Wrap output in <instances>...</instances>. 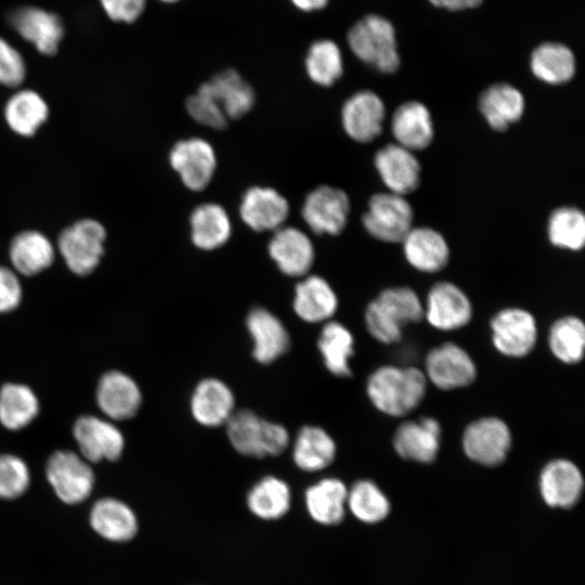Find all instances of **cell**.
Instances as JSON below:
<instances>
[{"instance_id": "obj_1", "label": "cell", "mask_w": 585, "mask_h": 585, "mask_svg": "<svg viewBox=\"0 0 585 585\" xmlns=\"http://www.w3.org/2000/svg\"><path fill=\"white\" fill-rule=\"evenodd\" d=\"M427 378L417 367L384 365L367 378L372 404L391 417H403L419 406L427 391Z\"/></svg>"}, {"instance_id": "obj_2", "label": "cell", "mask_w": 585, "mask_h": 585, "mask_svg": "<svg viewBox=\"0 0 585 585\" xmlns=\"http://www.w3.org/2000/svg\"><path fill=\"white\" fill-rule=\"evenodd\" d=\"M424 318V303L416 291L407 286L384 289L372 300L364 314L365 326L377 341L398 342L404 326Z\"/></svg>"}, {"instance_id": "obj_3", "label": "cell", "mask_w": 585, "mask_h": 585, "mask_svg": "<svg viewBox=\"0 0 585 585\" xmlns=\"http://www.w3.org/2000/svg\"><path fill=\"white\" fill-rule=\"evenodd\" d=\"M225 427L231 445L244 456H277L289 444V434L283 425L265 420L249 410L234 412Z\"/></svg>"}, {"instance_id": "obj_4", "label": "cell", "mask_w": 585, "mask_h": 585, "mask_svg": "<svg viewBox=\"0 0 585 585\" xmlns=\"http://www.w3.org/2000/svg\"><path fill=\"white\" fill-rule=\"evenodd\" d=\"M347 40L353 54L378 72L391 74L399 68L395 30L385 17L364 16L351 27Z\"/></svg>"}, {"instance_id": "obj_5", "label": "cell", "mask_w": 585, "mask_h": 585, "mask_svg": "<svg viewBox=\"0 0 585 585\" xmlns=\"http://www.w3.org/2000/svg\"><path fill=\"white\" fill-rule=\"evenodd\" d=\"M106 236V229L100 221L80 219L61 231L56 249L72 273L89 275L104 256Z\"/></svg>"}, {"instance_id": "obj_6", "label": "cell", "mask_w": 585, "mask_h": 585, "mask_svg": "<svg viewBox=\"0 0 585 585\" xmlns=\"http://www.w3.org/2000/svg\"><path fill=\"white\" fill-rule=\"evenodd\" d=\"M414 211L405 196L391 192L374 194L362 216L365 231L385 243H401L413 227Z\"/></svg>"}, {"instance_id": "obj_7", "label": "cell", "mask_w": 585, "mask_h": 585, "mask_svg": "<svg viewBox=\"0 0 585 585\" xmlns=\"http://www.w3.org/2000/svg\"><path fill=\"white\" fill-rule=\"evenodd\" d=\"M512 443L508 425L495 416L471 421L464 430L461 445L466 456L482 466L494 467L505 461Z\"/></svg>"}, {"instance_id": "obj_8", "label": "cell", "mask_w": 585, "mask_h": 585, "mask_svg": "<svg viewBox=\"0 0 585 585\" xmlns=\"http://www.w3.org/2000/svg\"><path fill=\"white\" fill-rule=\"evenodd\" d=\"M46 473L56 496L66 504H79L92 493L93 470L89 461L72 451L54 452L47 463Z\"/></svg>"}, {"instance_id": "obj_9", "label": "cell", "mask_w": 585, "mask_h": 585, "mask_svg": "<svg viewBox=\"0 0 585 585\" xmlns=\"http://www.w3.org/2000/svg\"><path fill=\"white\" fill-rule=\"evenodd\" d=\"M490 326L494 348L507 358H523L536 344L537 323L525 309L505 308L492 317Z\"/></svg>"}, {"instance_id": "obj_10", "label": "cell", "mask_w": 585, "mask_h": 585, "mask_svg": "<svg viewBox=\"0 0 585 585\" xmlns=\"http://www.w3.org/2000/svg\"><path fill=\"white\" fill-rule=\"evenodd\" d=\"M422 372L427 381L445 391L467 387L477 377L473 359L463 347L451 341L428 352Z\"/></svg>"}, {"instance_id": "obj_11", "label": "cell", "mask_w": 585, "mask_h": 585, "mask_svg": "<svg viewBox=\"0 0 585 585\" xmlns=\"http://www.w3.org/2000/svg\"><path fill=\"white\" fill-rule=\"evenodd\" d=\"M350 199L338 187L321 185L310 192L302 205L301 216L316 234L337 235L348 222Z\"/></svg>"}, {"instance_id": "obj_12", "label": "cell", "mask_w": 585, "mask_h": 585, "mask_svg": "<svg viewBox=\"0 0 585 585\" xmlns=\"http://www.w3.org/2000/svg\"><path fill=\"white\" fill-rule=\"evenodd\" d=\"M472 304L466 292L448 281L435 283L424 304V318L439 330H456L472 318Z\"/></svg>"}, {"instance_id": "obj_13", "label": "cell", "mask_w": 585, "mask_h": 585, "mask_svg": "<svg viewBox=\"0 0 585 585\" xmlns=\"http://www.w3.org/2000/svg\"><path fill=\"white\" fill-rule=\"evenodd\" d=\"M169 162L180 176L182 183L192 191H203L212 180L217 157L211 144L200 138L177 142L170 153Z\"/></svg>"}, {"instance_id": "obj_14", "label": "cell", "mask_w": 585, "mask_h": 585, "mask_svg": "<svg viewBox=\"0 0 585 585\" xmlns=\"http://www.w3.org/2000/svg\"><path fill=\"white\" fill-rule=\"evenodd\" d=\"M73 433L80 455L89 463L116 460L125 448L121 431L110 420L94 415L79 417Z\"/></svg>"}, {"instance_id": "obj_15", "label": "cell", "mask_w": 585, "mask_h": 585, "mask_svg": "<svg viewBox=\"0 0 585 585\" xmlns=\"http://www.w3.org/2000/svg\"><path fill=\"white\" fill-rule=\"evenodd\" d=\"M385 118V103L370 90L355 92L341 107L342 128L349 138L359 143H368L378 138Z\"/></svg>"}, {"instance_id": "obj_16", "label": "cell", "mask_w": 585, "mask_h": 585, "mask_svg": "<svg viewBox=\"0 0 585 585\" xmlns=\"http://www.w3.org/2000/svg\"><path fill=\"white\" fill-rule=\"evenodd\" d=\"M374 165L388 192L406 196L419 186L421 166L418 158L396 143L376 151Z\"/></svg>"}, {"instance_id": "obj_17", "label": "cell", "mask_w": 585, "mask_h": 585, "mask_svg": "<svg viewBox=\"0 0 585 585\" xmlns=\"http://www.w3.org/2000/svg\"><path fill=\"white\" fill-rule=\"evenodd\" d=\"M541 496L552 508H571L580 499L584 478L580 468L567 458L548 461L538 479Z\"/></svg>"}, {"instance_id": "obj_18", "label": "cell", "mask_w": 585, "mask_h": 585, "mask_svg": "<svg viewBox=\"0 0 585 585\" xmlns=\"http://www.w3.org/2000/svg\"><path fill=\"white\" fill-rule=\"evenodd\" d=\"M392 443L395 453L401 458L419 464H431L440 450V422L432 417L404 421L396 428Z\"/></svg>"}, {"instance_id": "obj_19", "label": "cell", "mask_w": 585, "mask_h": 585, "mask_svg": "<svg viewBox=\"0 0 585 585\" xmlns=\"http://www.w3.org/2000/svg\"><path fill=\"white\" fill-rule=\"evenodd\" d=\"M10 23L41 54L51 56L57 52L64 26L56 14L37 6H23L11 14Z\"/></svg>"}, {"instance_id": "obj_20", "label": "cell", "mask_w": 585, "mask_h": 585, "mask_svg": "<svg viewBox=\"0 0 585 585\" xmlns=\"http://www.w3.org/2000/svg\"><path fill=\"white\" fill-rule=\"evenodd\" d=\"M239 214L253 231H276L288 218L289 204L272 187L252 186L242 197Z\"/></svg>"}, {"instance_id": "obj_21", "label": "cell", "mask_w": 585, "mask_h": 585, "mask_svg": "<svg viewBox=\"0 0 585 585\" xmlns=\"http://www.w3.org/2000/svg\"><path fill=\"white\" fill-rule=\"evenodd\" d=\"M268 251L280 271L288 276H304L314 262V247L309 236L292 226L274 231Z\"/></svg>"}, {"instance_id": "obj_22", "label": "cell", "mask_w": 585, "mask_h": 585, "mask_svg": "<svg viewBox=\"0 0 585 585\" xmlns=\"http://www.w3.org/2000/svg\"><path fill=\"white\" fill-rule=\"evenodd\" d=\"M96 403L110 420L132 418L142 403V393L138 384L129 375L119 370H109L99 380Z\"/></svg>"}, {"instance_id": "obj_23", "label": "cell", "mask_w": 585, "mask_h": 585, "mask_svg": "<svg viewBox=\"0 0 585 585\" xmlns=\"http://www.w3.org/2000/svg\"><path fill=\"white\" fill-rule=\"evenodd\" d=\"M252 339L253 359L270 364L286 353L290 346L289 334L282 321L265 308L252 309L246 318Z\"/></svg>"}, {"instance_id": "obj_24", "label": "cell", "mask_w": 585, "mask_h": 585, "mask_svg": "<svg viewBox=\"0 0 585 585\" xmlns=\"http://www.w3.org/2000/svg\"><path fill=\"white\" fill-rule=\"evenodd\" d=\"M390 129L394 143L414 153L428 147L434 136L429 108L415 100L406 101L395 108L391 116Z\"/></svg>"}, {"instance_id": "obj_25", "label": "cell", "mask_w": 585, "mask_h": 585, "mask_svg": "<svg viewBox=\"0 0 585 585\" xmlns=\"http://www.w3.org/2000/svg\"><path fill=\"white\" fill-rule=\"evenodd\" d=\"M235 399L230 387L218 378L199 381L191 396L193 418L205 427L225 425L234 413Z\"/></svg>"}, {"instance_id": "obj_26", "label": "cell", "mask_w": 585, "mask_h": 585, "mask_svg": "<svg viewBox=\"0 0 585 585\" xmlns=\"http://www.w3.org/2000/svg\"><path fill=\"white\" fill-rule=\"evenodd\" d=\"M401 243L406 261L419 272L435 273L448 263V244L432 227L413 226Z\"/></svg>"}, {"instance_id": "obj_27", "label": "cell", "mask_w": 585, "mask_h": 585, "mask_svg": "<svg viewBox=\"0 0 585 585\" xmlns=\"http://www.w3.org/2000/svg\"><path fill=\"white\" fill-rule=\"evenodd\" d=\"M478 108L492 129L505 131L522 118L525 99L515 86L497 82L483 90L478 101Z\"/></svg>"}, {"instance_id": "obj_28", "label": "cell", "mask_w": 585, "mask_h": 585, "mask_svg": "<svg viewBox=\"0 0 585 585\" xmlns=\"http://www.w3.org/2000/svg\"><path fill=\"white\" fill-rule=\"evenodd\" d=\"M55 252L56 249L51 239L37 230L17 233L9 245L12 269L24 276H34L50 268Z\"/></svg>"}, {"instance_id": "obj_29", "label": "cell", "mask_w": 585, "mask_h": 585, "mask_svg": "<svg viewBox=\"0 0 585 585\" xmlns=\"http://www.w3.org/2000/svg\"><path fill=\"white\" fill-rule=\"evenodd\" d=\"M292 308L307 323L328 322L337 311L338 298L325 278L310 275L296 285Z\"/></svg>"}, {"instance_id": "obj_30", "label": "cell", "mask_w": 585, "mask_h": 585, "mask_svg": "<svg viewBox=\"0 0 585 585\" xmlns=\"http://www.w3.org/2000/svg\"><path fill=\"white\" fill-rule=\"evenodd\" d=\"M348 487L337 478H324L304 492V506L310 518L321 525L339 524L347 511Z\"/></svg>"}, {"instance_id": "obj_31", "label": "cell", "mask_w": 585, "mask_h": 585, "mask_svg": "<svg viewBox=\"0 0 585 585\" xmlns=\"http://www.w3.org/2000/svg\"><path fill=\"white\" fill-rule=\"evenodd\" d=\"M50 108L43 96L31 89H21L6 101L5 123L17 135L30 138L46 123Z\"/></svg>"}, {"instance_id": "obj_32", "label": "cell", "mask_w": 585, "mask_h": 585, "mask_svg": "<svg viewBox=\"0 0 585 585\" xmlns=\"http://www.w3.org/2000/svg\"><path fill=\"white\" fill-rule=\"evenodd\" d=\"M90 524L102 537L112 542H128L138 532L134 511L123 502L105 497L98 500L90 512Z\"/></svg>"}, {"instance_id": "obj_33", "label": "cell", "mask_w": 585, "mask_h": 585, "mask_svg": "<svg viewBox=\"0 0 585 585\" xmlns=\"http://www.w3.org/2000/svg\"><path fill=\"white\" fill-rule=\"evenodd\" d=\"M227 118H240L253 106L252 87L234 69L226 68L204 82Z\"/></svg>"}, {"instance_id": "obj_34", "label": "cell", "mask_w": 585, "mask_h": 585, "mask_svg": "<svg viewBox=\"0 0 585 585\" xmlns=\"http://www.w3.org/2000/svg\"><path fill=\"white\" fill-rule=\"evenodd\" d=\"M336 443L332 435L317 426H304L292 444L295 465L306 472H316L327 468L336 457Z\"/></svg>"}, {"instance_id": "obj_35", "label": "cell", "mask_w": 585, "mask_h": 585, "mask_svg": "<svg viewBox=\"0 0 585 585\" xmlns=\"http://www.w3.org/2000/svg\"><path fill=\"white\" fill-rule=\"evenodd\" d=\"M191 239L203 250L223 246L232 233V224L225 209L216 203L198 205L191 213Z\"/></svg>"}, {"instance_id": "obj_36", "label": "cell", "mask_w": 585, "mask_h": 585, "mask_svg": "<svg viewBox=\"0 0 585 585\" xmlns=\"http://www.w3.org/2000/svg\"><path fill=\"white\" fill-rule=\"evenodd\" d=\"M530 68L542 82L559 86L574 77L576 61L569 47L559 42H544L533 50Z\"/></svg>"}, {"instance_id": "obj_37", "label": "cell", "mask_w": 585, "mask_h": 585, "mask_svg": "<svg viewBox=\"0 0 585 585\" xmlns=\"http://www.w3.org/2000/svg\"><path fill=\"white\" fill-rule=\"evenodd\" d=\"M246 504L255 517L265 521L278 520L290 509L291 490L283 479L266 476L251 486Z\"/></svg>"}, {"instance_id": "obj_38", "label": "cell", "mask_w": 585, "mask_h": 585, "mask_svg": "<svg viewBox=\"0 0 585 585\" xmlns=\"http://www.w3.org/2000/svg\"><path fill=\"white\" fill-rule=\"evenodd\" d=\"M317 347L326 368L337 377L351 375L350 360L354 353L352 333L341 323L326 322L320 333Z\"/></svg>"}, {"instance_id": "obj_39", "label": "cell", "mask_w": 585, "mask_h": 585, "mask_svg": "<svg viewBox=\"0 0 585 585\" xmlns=\"http://www.w3.org/2000/svg\"><path fill=\"white\" fill-rule=\"evenodd\" d=\"M39 413V401L26 385L9 382L0 389V422L9 430L28 426Z\"/></svg>"}, {"instance_id": "obj_40", "label": "cell", "mask_w": 585, "mask_h": 585, "mask_svg": "<svg viewBox=\"0 0 585 585\" xmlns=\"http://www.w3.org/2000/svg\"><path fill=\"white\" fill-rule=\"evenodd\" d=\"M547 342L552 355L564 364L582 361L585 349V325L574 315L556 320L548 332Z\"/></svg>"}, {"instance_id": "obj_41", "label": "cell", "mask_w": 585, "mask_h": 585, "mask_svg": "<svg viewBox=\"0 0 585 585\" xmlns=\"http://www.w3.org/2000/svg\"><path fill=\"white\" fill-rule=\"evenodd\" d=\"M547 237L557 248L578 251L585 245V214L574 206L551 211L547 221Z\"/></svg>"}, {"instance_id": "obj_42", "label": "cell", "mask_w": 585, "mask_h": 585, "mask_svg": "<svg viewBox=\"0 0 585 585\" xmlns=\"http://www.w3.org/2000/svg\"><path fill=\"white\" fill-rule=\"evenodd\" d=\"M304 67L309 78L316 84H334L343 74L340 48L329 39L314 41L306 55Z\"/></svg>"}, {"instance_id": "obj_43", "label": "cell", "mask_w": 585, "mask_h": 585, "mask_svg": "<svg viewBox=\"0 0 585 585\" xmlns=\"http://www.w3.org/2000/svg\"><path fill=\"white\" fill-rule=\"evenodd\" d=\"M347 509L361 522L373 524L387 518L390 502L372 480H359L348 489Z\"/></svg>"}, {"instance_id": "obj_44", "label": "cell", "mask_w": 585, "mask_h": 585, "mask_svg": "<svg viewBox=\"0 0 585 585\" xmlns=\"http://www.w3.org/2000/svg\"><path fill=\"white\" fill-rule=\"evenodd\" d=\"M30 484L27 464L13 454H0V498L15 499L22 496Z\"/></svg>"}, {"instance_id": "obj_45", "label": "cell", "mask_w": 585, "mask_h": 585, "mask_svg": "<svg viewBox=\"0 0 585 585\" xmlns=\"http://www.w3.org/2000/svg\"><path fill=\"white\" fill-rule=\"evenodd\" d=\"M186 110L196 122L205 127L220 130L227 123V117L204 83L186 100Z\"/></svg>"}, {"instance_id": "obj_46", "label": "cell", "mask_w": 585, "mask_h": 585, "mask_svg": "<svg viewBox=\"0 0 585 585\" xmlns=\"http://www.w3.org/2000/svg\"><path fill=\"white\" fill-rule=\"evenodd\" d=\"M25 77L26 64L23 55L0 37V84L17 88L24 82Z\"/></svg>"}, {"instance_id": "obj_47", "label": "cell", "mask_w": 585, "mask_h": 585, "mask_svg": "<svg viewBox=\"0 0 585 585\" xmlns=\"http://www.w3.org/2000/svg\"><path fill=\"white\" fill-rule=\"evenodd\" d=\"M23 297L18 274L9 266L0 264V313L16 309Z\"/></svg>"}, {"instance_id": "obj_48", "label": "cell", "mask_w": 585, "mask_h": 585, "mask_svg": "<svg viewBox=\"0 0 585 585\" xmlns=\"http://www.w3.org/2000/svg\"><path fill=\"white\" fill-rule=\"evenodd\" d=\"M106 15L114 22L133 23L144 12L146 0H100Z\"/></svg>"}, {"instance_id": "obj_49", "label": "cell", "mask_w": 585, "mask_h": 585, "mask_svg": "<svg viewBox=\"0 0 585 585\" xmlns=\"http://www.w3.org/2000/svg\"><path fill=\"white\" fill-rule=\"evenodd\" d=\"M431 4L447 10H464L480 5L483 0H429Z\"/></svg>"}, {"instance_id": "obj_50", "label": "cell", "mask_w": 585, "mask_h": 585, "mask_svg": "<svg viewBox=\"0 0 585 585\" xmlns=\"http://www.w3.org/2000/svg\"><path fill=\"white\" fill-rule=\"evenodd\" d=\"M294 6L303 12H313L326 6L328 0H290Z\"/></svg>"}, {"instance_id": "obj_51", "label": "cell", "mask_w": 585, "mask_h": 585, "mask_svg": "<svg viewBox=\"0 0 585 585\" xmlns=\"http://www.w3.org/2000/svg\"><path fill=\"white\" fill-rule=\"evenodd\" d=\"M159 1H162L165 3H174V2H178L180 0H159Z\"/></svg>"}]
</instances>
